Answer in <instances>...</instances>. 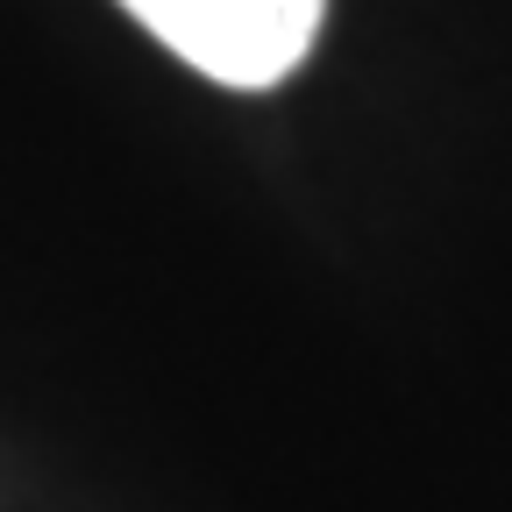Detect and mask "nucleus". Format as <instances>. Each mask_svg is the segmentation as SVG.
Returning <instances> with one entry per match:
<instances>
[{
	"label": "nucleus",
	"mask_w": 512,
	"mask_h": 512,
	"mask_svg": "<svg viewBox=\"0 0 512 512\" xmlns=\"http://www.w3.org/2000/svg\"><path fill=\"white\" fill-rule=\"evenodd\" d=\"M121 8L200 79L264 93L306 64L328 0H121Z\"/></svg>",
	"instance_id": "f257e3e1"
}]
</instances>
